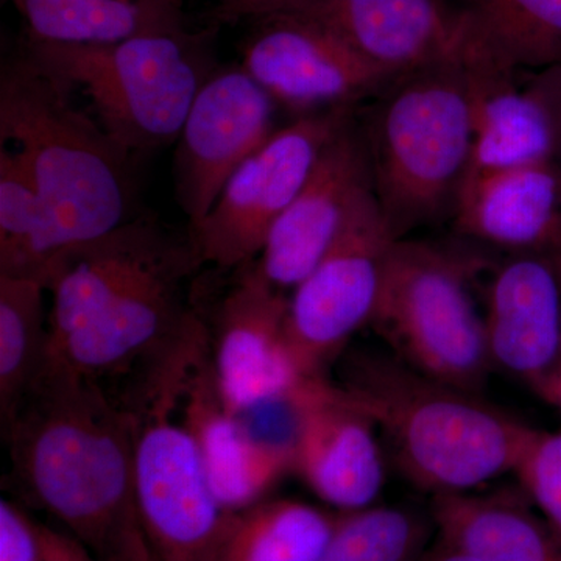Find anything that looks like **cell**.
Instances as JSON below:
<instances>
[{"mask_svg": "<svg viewBox=\"0 0 561 561\" xmlns=\"http://www.w3.org/2000/svg\"><path fill=\"white\" fill-rule=\"evenodd\" d=\"M335 522L337 512L267 497L231 513L216 561H316Z\"/></svg>", "mask_w": 561, "mask_h": 561, "instance_id": "603a6c76", "label": "cell"}, {"mask_svg": "<svg viewBox=\"0 0 561 561\" xmlns=\"http://www.w3.org/2000/svg\"><path fill=\"white\" fill-rule=\"evenodd\" d=\"M241 66L295 116L357 108L400 76L379 68L320 22L271 13L243 22Z\"/></svg>", "mask_w": 561, "mask_h": 561, "instance_id": "30bf717a", "label": "cell"}, {"mask_svg": "<svg viewBox=\"0 0 561 561\" xmlns=\"http://www.w3.org/2000/svg\"><path fill=\"white\" fill-rule=\"evenodd\" d=\"M220 25L149 33L110 44H54L25 38L22 51L70 92L133 154L176 142L203 84L219 68Z\"/></svg>", "mask_w": 561, "mask_h": 561, "instance_id": "5b68a950", "label": "cell"}, {"mask_svg": "<svg viewBox=\"0 0 561 561\" xmlns=\"http://www.w3.org/2000/svg\"><path fill=\"white\" fill-rule=\"evenodd\" d=\"M483 323L493 367L540 394L561 364L560 253L508 254L490 280Z\"/></svg>", "mask_w": 561, "mask_h": 561, "instance_id": "2e32d148", "label": "cell"}, {"mask_svg": "<svg viewBox=\"0 0 561 561\" xmlns=\"http://www.w3.org/2000/svg\"><path fill=\"white\" fill-rule=\"evenodd\" d=\"M356 111L327 140L311 175L273 225L254 261L261 275L276 289L294 290L311 273L337 238L351 210L373 191L370 154Z\"/></svg>", "mask_w": 561, "mask_h": 561, "instance_id": "5bb4252c", "label": "cell"}, {"mask_svg": "<svg viewBox=\"0 0 561 561\" xmlns=\"http://www.w3.org/2000/svg\"><path fill=\"white\" fill-rule=\"evenodd\" d=\"M413 561H481L476 559L471 553L465 552L463 549L449 542L438 540L432 548L424 549Z\"/></svg>", "mask_w": 561, "mask_h": 561, "instance_id": "d6a6232c", "label": "cell"}, {"mask_svg": "<svg viewBox=\"0 0 561 561\" xmlns=\"http://www.w3.org/2000/svg\"><path fill=\"white\" fill-rule=\"evenodd\" d=\"M434 523L408 508L371 505L337 512L334 530L316 561H413L430 542Z\"/></svg>", "mask_w": 561, "mask_h": 561, "instance_id": "d4e9b609", "label": "cell"}, {"mask_svg": "<svg viewBox=\"0 0 561 561\" xmlns=\"http://www.w3.org/2000/svg\"><path fill=\"white\" fill-rule=\"evenodd\" d=\"M46 287L28 276L0 275V416L2 427L39 378L49 345Z\"/></svg>", "mask_w": 561, "mask_h": 561, "instance_id": "cb8c5ba5", "label": "cell"}, {"mask_svg": "<svg viewBox=\"0 0 561 561\" xmlns=\"http://www.w3.org/2000/svg\"><path fill=\"white\" fill-rule=\"evenodd\" d=\"M461 36L502 68L561 65V0H465Z\"/></svg>", "mask_w": 561, "mask_h": 561, "instance_id": "7402d4cb", "label": "cell"}, {"mask_svg": "<svg viewBox=\"0 0 561 561\" xmlns=\"http://www.w3.org/2000/svg\"><path fill=\"white\" fill-rule=\"evenodd\" d=\"M335 386L386 435L405 479L432 497L472 493L515 472L537 431L391 353L354 351Z\"/></svg>", "mask_w": 561, "mask_h": 561, "instance_id": "3957f363", "label": "cell"}, {"mask_svg": "<svg viewBox=\"0 0 561 561\" xmlns=\"http://www.w3.org/2000/svg\"><path fill=\"white\" fill-rule=\"evenodd\" d=\"M276 106L241 62L219 66L203 84L173 161L176 201L190 228L208 216L231 176L276 130Z\"/></svg>", "mask_w": 561, "mask_h": 561, "instance_id": "8fae6325", "label": "cell"}, {"mask_svg": "<svg viewBox=\"0 0 561 561\" xmlns=\"http://www.w3.org/2000/svg\"><path fill=\"white\" fill-rule=\"evenodd\" d=\"M276 13L320 22L394 76L451 54L461 38L459 10L446 0H305Z\"/></svg>", "mask_w": 561, "mask_h": 561, "instance_id": "ac0fdd59", "label": "cell"}, {"mask_svg": "<svg viewBox=\"0 0 561 561\" xmlns=\"http://www.w3.org/2000/svg\"><path fill=\"white\" fill-rule=\"evenodd\" d=\"M106 561H157L151 553L136 518L128 524L127 529L114 545Z\"/></svg>", "mask_w": 561, "mask_h": 561, "instance_id": "4dcf8cb0", "label": "cell"}, {"mask_svg": "<svg viewBox=\"0 0 561 561\" xmlns=\"http://www.w3.org/2000/svg\"><path fill=\"white\" fill-rule=\"evenodd\" d=\"M353 111L305 114L273 131L231 176L208 216L187 231L202 264L231 272L260 257L273 225L311 175L327 140Z\"/></svg>", "mask_w": 561, "mask_h": 561, "instance_id": "9c48e42d", "label": "cell"}, {"mask_svg": "<svg viewBox=\"0 0 561 561\" xmlns=\"http://www.w3.org/2000/svg\"><path fill=\"white\" fill-rule=\"evenodd\" d=\"M540 397L545 398L546 401L551 402V404L557 405V408L561 409V364L559 370L553 373L551 381L546 383V387L545 389H542Z\"/></svg>", "mask_w": 561, "mask_h": 561, "instance_id": "836d02e7", "label": "cell"}, {"mask_svg": "<svg viewBox=\"0 0 561 561\" xmlns=\"http://www.w3.org/2000/svg\"><path fill=\"white\" fill-rule=\"evenodd\" d=\"M0 149L20 160L38 192L41 280L58 251L135 219V157L24 51L0 69Z\"/></svg>", "mask_w": 561, "mask_h": 561, "instance_id": "7a4b0ae2", "label": "cell"}, {"mask_svg": "<svg viewBox=\"0 0 561 561\" xmlns=\"http://www.w3.org/2000/svg\"><path fill=\"white\" fill-rule=\"evenodd\" d=\"M438 540L481 561H561V537L526 494H446L432 497Z\"/></svg>", "mask_w": 561, "mask_h": 561, "instance_id": "ffe728a7", "label": "cell"}, {"mask_svg": "<svg viewBox=\"0 0 561 561\" xmlns=\"http://www.w3.org/2000/svg\"><path fill=\"white\" fill-rule=\"evenodd\" d=\"M472 103L474 142L470 171L515 168L551 160L552 139L545 111L502 68L460 39Z\"/></svg>", "mask_w": 561, "mask_h": 561, "instance_id": "d6986e66", "label": "cell"}, {"mask_svg": "<svg viewBox=\"0 0 561 561\" xmlns=\"http://www.w3.org/2000/svg\"><path fill=\"white\" fill-rule=\"evenodd\" d=\"M0 561H47V526L5 497L0 501Z\"/></svg>", "mask_w": 561, "mask_h": 561, "instance_id": "83f0119b", "label": "cell"}, {"mask_svg": "<svg viewBox=\"0 0 561 561\" xmlns=\"http://www.w3.org/2000/svg\"><path fill=\"white\" fill-rule=\"evenodd\" d=\"M25 38L54 44H110L187 27L183 10L161 0H5Z\"/></svg>", "mask_w": 561, "mask_h": 561, "instance_id": "44dd1931", "label": "cell"}, {"mask_svg": "<svg viewBox=\"0 0 561 561\" xmlns=\"http://www.w3.org/2000/svg\"><path fill=\"white\" fill-rule=\"evenodd\" d=\"M524 90L545 111L551 128V160L561 172V65L531 73L527 77Z\"/></svg>", "mask_w": 561, "mask_h": 561, "instance_id": "f1b7e54d", "label": "cell"}, {"mask_svg": "<svg viewBox=\"0 0 561 561\" xmlns=\"http://www.w3.org/2000/svg\"><path fill=\"white\" fill-rule=\"evenodd\" d=\"M513 474L527 500L561 537V431H535Z\"/></svg>", "mask_w": 561, "mask_h": 561, "instance_id": "4316f807", "label": "cell"}, {"mask_svg": "<svg viewBox=\"0 0 561 561\" xmlns=\"http://www.w3.org/2000/svg\"><path fill=\"white\" fill-rule=\"evenodd\" d=\"M176 409L228 513L267 500L280 479L290 474L291 443L256 437L242 416L225 408L210 362L208 330L192 351Z\"/></svg>", "mask_w": 561, "mask_h": 561, "instance_id": "9a60e30c", "label": "cell"}, {"mask_svg": "<svg viewBox=\"0 0 561 561\" xmlns=\"http://www.w3.org/2000/svg\"><path fill=\"white\" fill-rule=\"evenodd\" d=\"M206 324L210 362L225 408L243 416L273 402H287L306 381L286 339L289 297L272 286L256 264L236 268Z\"/></svg>", "mask_w": 561, "mask_h": 561, "instance_id": "7c38bea8", "label": "cell"}, {"mask_svg": "<svg viewBox=\"0 0 561 561\" xmlns=\"http://www.w3.org/2000/svg\"><path fill=\"white\" fill-rule=\"evenodd\" d=\"M186 360L151 367L136 415L133 502L157 561H216L231 513L217 500L194 438L175 415Z\"/></svg>", "mask_w": 561, "mask_h": 561, "instance_id": "52a82bcc", "label": "cell"}, {"mask_svg": "<svg viewBox=\"0 0 561 561\" xmlns=\"http://www.w3.org/2000/svg\"><path fill=\"white\" fill-rule=\"evenodd\" d=\"M291 472L332 511L371 507L386 483L378 427L328 378L291 394Z\"/></svg>", "mask_w": 561, "mask_h": 561, "instance_id": "4fadbf2b", "label": "cell"}, {"mask_svg": "<svg viewBox=\"0 0 561 561\" xmlns=\"http://www.w3.org/2000/svg\"><path fill=\"white\" fill-rule=\"evenodd\" d=\"M161 2L175 7V9L183 10V0H161Z\"/></svg>", "mask_w": 561, "mask_h": 561, "instance_id": "e575fe53", "label": "cell"}, {"mask_svg": "<svg viewBox=\"0 0 561 561\" xmlns=\"http://www.w3.org/2000/svg\"><path fill=\"white\" fill-rule=\"evenodd\" d=\"M397 241L370 191L351 210L319 264L291 290L286 339L302 378H327V368L353 335L370 327Z\"/></svg>", "mask_w": 561, "mask_h": 561, "instance_id": "ba28073f", "label": "cell"}, {"mask_svg": "<svg viewBox=\"0 0 561 561\" xmlns=\"http://www.w3.org/2000/svg\"><path fill=\"white\" fill-rule=\"evenodd\" d=\"M376 99L360 125L376 201L400 241L454 216L470 171L474 125L460 43L451 54L402 73Z\"/></svg>", "mask_w": 561, "mask_h": 561, "instance_id": "277c9868", "label": "cell"}, {"mask_svg": "<svg viewBox=\"0 0 561 561\" xmlns=\"http://www.w3.org/2000/svg\"><path fill=\"white\" fill-rule=\"evenodd\" d=\"M478 268L474 257L400 239L391 247L370 327L404 364L482 394L494 367L483 316L471 297Z\"/></svg>", "mask_w": 561, "mask_h": 561, "instance_id": "8992f818", "label": "cell"}, {"mask_svg": "<svg viewBox=\"0 0 561 561\" xmlns=\"http://www.w3.org/2000/svg\"><path fill=\"white\" fill-rule=\"evenodd\" d=\"M47 561H95L90 549L65 531L47 527Z\"/></svg>", "mask_w": 561, "mask_h": 561, "instance_id": "1f68e13d", "label": "cell"}, {"mask_svg": "<svg viewBox=\"0 0 561 561\" xmlns=\"http://www.w3.org/2000/svg\"><path fill=\"white\" fill-rule=\"evenodd\" d=\"M13 476L27 496L102 561L136 518V415L101 383L41 371L3 426Z\"/></svg>", "mask_w": 561, "mask_h": 561, "instance_id": "6da1fadb", "label": "cell"}, {"mask_svg": "<svg viewBox=\"0 0 561 561\" xmlns=\"http://www.w3.org/2000/svg\"><path fill=\"white\" fill-rule=\"evenodd\" d=\"M41 239L43 209L35 184L20 160L0 149V275L41 280Z\"/></svg>", "mask_w": 561, "mask_h": 561, "instance_id": "484cf974", "label": "cell"}, {"mask_svg": "<svg viewBox=\"0 0 561 561\" xmlns=\"http://www.w3.org/2000/svg\"><path fill=\"white\" fill-rule=\"evenodd\" d=\"M454 225L465 238L515 253H561V172L552 160L468 172Z\"/></svg>", "mask_w": 561, "mask_h": 561, "instance_id": "e0dca14e", "label": "cell"}, {"mask_svg": "<svg viewBox=\"0 0 561 561\" xmlns=\"http://www.w3.org/2000/svg\"><path fill=\"white\" fill-rule=\"evenodd\" d=\"M305 0H216L209 11L210 24H239L264 14L289 9Z\"/></svg>", "mask_w": 561, "mask_h": 561, "instance_id": "f546056e", "label": "cell"}]
</instances>
